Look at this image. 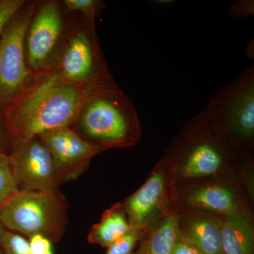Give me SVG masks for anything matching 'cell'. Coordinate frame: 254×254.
<instances>
[{
  "instance_id": "obj_15",
  "label": "cell",
  "mask_w": 254,
  "mask_h": 254,
  "mask_svg": "<svg viewBox=\"0 0 254 254\" xmlns=\"http://www.w3.org/2000/svg\"><path fill=\"white\" fill-rule=\"evenodd\" d=\"M122 202L114 203L103 213L100 221L92 227L88 242L107 248L132 230Z\"/></svg>"
},
{
  "instance_id": "obj_2",
  "label": "cell",
  "mask_w": 254,
  "mask_h": 254,
  "mask_svg": "<svg viewBox=\"0 0 254 254\" xmlns=\"http://www.w3.org/2000/svg\"><path fill=\"white\" fill-rule=\"evenodd\" d=\"M252 154L239 149L202 110L184 124L162 158L182 182L239 173Z\"/></svg>"
},
{
  "instance_id": "obj_18",
  "label": "cell",
  "mask_w": 254,
  "mask_h": 254,
  "mask_svg": "<svg viewBox=\"0 0 254 254\" xmlns=\"http://www.w3.org/2000/svg\"><path fill=\"white\" fill-rule=\"evenodd\" d=\"M0 249L3 254H31L26 237L0 227Z\"/></svg>"
},
{
  "instance_id": "obj_16",
  "label": "cell",
  "mask_w": 254,
  "mask_h": 254,
  "mask_svg": "<svg viewBox=\"0 0 254 254\" xmlns=\"http://www.w3.org/2000/svg\"><path fill=\"white\" fill-rule=\"evenodd\" d=\"M177 235L175 210L147 230L131 254H172Z\"/></svg>"
},
{
  "instance_id": "obj_14",
  "label": "cell",
  "mask_w": 254,
  "mask_h": 254,
  "mask_svg": "<svg viewBox=\"0 0 254 254\" xmlns=\"http://www.w3.org/2000/svg\"><path fill=\"white\" fill-rule=\"evenodd\" d=\"M221 240L224 254H254V211L223 218Z\"/></svg>"
},
{
  "instance_id": "obj_9",
  "label": "cell",
  "mask_w": 254,
  "mask_h": 254,
  "mask_svg": "<svg viewBox=\"0 0 254 254\" xmlns=\"http://www.w3.org/2000/svg\"><path fill=\"white\" fill-rule=\"evenodd\" d=\"M177 184L174 173L160 158L144 183L122 202L130 226L149 229L177 210Z\"/></svg>"
},
{
  "instance_id": "obj_1",
  "label": "cell",
  "mask_w": 254,
  "mask_h": 254,
  "mask_svg": "<svg viewBox=\"0 0 254 254\" xmlns=\"http://www.w3.org/2000/svg\"><path fill=\"white\" fill-rule=\"evenodd\" d=\"M95 90L66 81L53 70L36 75L33 84L4 113L11 138L27 140L72 128L82 105Z\"/></svg>"
},
{
  "instance_id": "obj_26",
  "label": "cell",
  "mask_w": 254,
  "mask_h": 254,
  "mask_svg": "<svg viewBox=\"0 0 254 254\" xmlns=\"http://www.w3.org/2000/svg\"><path fill=\"white\" fill-rule=\"evenodd\" d=\"M254 41L249 42L247 43V47H246V55L248 57L249 59L250 60H254Z\"/></svg>"
},
{
  "instance_id": "obj_19",
  "label": "cell",
  "mask_w": 254,
  "mask_h": 254,
  "mask_svg": "<svg viewBox=\"0 0 254 254\" xmlns=\"http://www.w3.org/2000/svg\"><path fill=\"white\" fill-rule=\"evenodd\" d=\"M62 4L66 14L75 12L93 19L105 9L104 2L100 0H64Z\"/></svg>"
},
{
  "instance_id": "obj_6",
  "label": "cell",
  "mask_w": 254,
  "mask_h": 254,
  "mask_svg": "<svg viewBox=\"0 0 254 254\" xmlns=\"http://www.w3.org/2000/svg\"><path fill=\"white\" fill-rule=\"evenodd\" d=\"M67 208L59 191L19 190L0 207V222L26 238L39 235L56 243L67 225Z\"/></svg>"
},
{
  "instance_id": "obj_5",
  "label": "cell",
  "mask_w": 254,
  "mask_h": 254,
  "mask_svg": "<svg viewBox=\"0 0 254 254\" xmlns=\"http://www.w3.org/2000/svg\"><path fill=\"white\" fill-rule=\"evenodd\" d=\"M51 70L66 81L92 89L116 85L100 50L95 19L81 14L70 18Z\"/></svg>"
},
{
  "instance_id": "obj_10",
  "label": "cell",
  "mask_w": 254,
  "mask_h": 254,
  "mask_svg": "<svg viewBox=\"0 0 254 254\" xmlns=\"http://www.w3.org/2000/svg\"><path fill=\"white\" fill-rule=\"evenodd\" d=\"M66 15L60 1H37L25 39L28 66L35 75L54 66L71 18Z\"/></svg>"
},
{
  "instance_id": "obj_22",
  "label": "cell",
  "mask_w": 254,
  "mask_h": 254,
  "mask_svg": "<svg viewBox=\"0 0 254 254\" xmlns=\"http://www.w3.org/2000/svg\"><path fill=\"white\" fill-rule=\"evenodd\" d=\"M229 16L235 19H248L254 14V0H238L228 9Z\"/></svg>"
},
{
  "instance_id": "obj_27",
  "label": "cell",
  "mask_w": 254,
  "mask_h": 254,
  "mask_svg": "<svg viewBox=\"0 0 254 254\" xmlns=\"http://www.w3.org/2000/svg\"><path fill=\"white\" fill-rule=\"evenodd\" d=\"M153 2L159 6H166V5L173 4L174 1L173 0H155Z\"/></svg>"
},
{
  "instance_id": "obj_8",
  "label": "cell",
  "mask_w": 254,
  "mask_h": 254,
  "mask_svg": "<svg viewBox=\"0 0 254 254\" xmlns=\"http://www.w3.org/2000/svg\"><path fill=\"white\" fill-rule=\"evenodd\" d=\"M36 6L37 1H26L0 36V110L4 114L36 79L28 66L25 39Z\"/></svg>"
},
{
  "instance_id": "obj_24",
  "label": "cell",
  "mask_w": 254,
  "mask_h": 254,
  "mask_svg": "<svg viewBox=\"0 0 254 254\" xmlns=\"http://www.w3.org/2000/svg\"><path fill=\"white\" fill-rule=\"evenodd\" d=\"M11 138V133L6 125L4 114L0 110V153L9 154Z\"/></svg>"
},
{
  "instance_id": "obj_20",
  "label": "cell",
  "mask_w": 254,
  "mask_h": 254,
  "mask_svg": "<svg viewBox=\"0 0 254 254\" xmlns=\"http://www.w3.org/2000/svg\"><path fill=\"white\" fill-rule=\"evenodd\" d=\"M148 229H132L107 247L105 254H131Z\"/></svg>"
},
{
  "instance_id": "obj_25",
  "label": "cell",
  "mask_w": 254,
  "mask_h": 254,
  "mask_svg": "<svg viewBox=\"0 0 254 254\" xmlns=\"http://www.w3.org/2000/svg\"><path fill=\"white\" fill-rule=\"evenodd\" d=\"M172 254H201L195 247L190 245L186 241L177 235L176 240L174 242Z\"/></svg>"
},
{
  "instance_id": "obj_11",
  "label": "cell",
  "mask_w": 254,
  "mask_h": 254,
  "mask_svg": "<svg viewBox=\"0 0 254 254\" xmlns=\"http://www.w3.org/2000/svg\"><path fill=\"white\" fill-rule=\"evenodd\" d=\"M8 156L18 190L58 192L61 180L49 150L39 137L11 138Z\"/></svg>"
},
{
  "instance_id": "obj_17",
  "label": "cell",
  "mask_w": 254,
  "mask_h": 254,
  "mask_svg": "<svg viewBox=\"0 0 254 254\" xmlns=\"http://www.w3.org/2000/svg\"><path fill=\"white\" fill-rule=\"evenodd\" d=\"M18 191L9 156L0 153V207Z\"/></svg>"
},
{
  "instance_id": "obj_23",
  "label": "cell",
  "mask_w": 254,
  "mask_h": 254,
  "mask_svg": "<svg viewBox=\"0 0 254 254\" xmlns=\"http://www.w3.org/2000/svg\"><path fill=\"white\" fill-rule=\"evenodd\" d=\"M27 239L31 254H54L53 243L47 237L36 235Z\"/></svg>"
},
{
  "instance_id": "obj_3",
  "label": "cell",
  "mask_w": 254,
  "mask_h": 254,
  "mask_svg": "<svg viewBox=\"0 0 254 254\" xmlns=\"http://www.w3.org/2000/svg\"><path fill=\"white\" fill-rule=\"evenodd\" d=\"M87 141L106 150L138 145L141 127L131 102L118 85L92 92L72 128Z\"/></svg>"
},
{
  "instance_id": "obj_21",
  "label": "cell",
  "mask_w": 254,
  "mask_h": 254,
  "mask_svg": "<svg viewBox=\"0 0 254 254\" xmlns=\"http://www.w3.org/2000/svg\"><path fill=\"white\" fill-rule=\"evenodd\" d=\"M26 1V0H0V36L10 20Z\"/></svg>"
},
{
  "instance_id": "obj_29",
  "label": "cell",
  "mask_w": 254,
  "mask_h": 254,
  "mask_svg": "<svg viewBox=\"0 0 254 254\" xmlns=\"http://www.w3.org/2000/svg\"><path fill=\"white\" fill-rule=\"evenodd\" d=\"M1 226H2V225H1V222H0V227H1Z\"/></svg>"
},
{
  "instance_id": "obj_12",
  "label": "cell",
  "mask_w": 254,
  "mask_h": 254,
  "mask_svg": "<svg viewBox=\"0 0 254 254\" xmlns=\"http://www.w3.org/2000/svg\"><path fill=\"white\" fill-rule=\"evenodd\" d=\"M54 162L62 184L73 181L88 170L92 159L107 150L87 141L71 127H63L38 136Z\"/></svg>"
},
{
  "instance_id": "obj_13",
  "label": "cell",
  "mask_w": 254,
  "mask_h": 254,
  "mask_svg": "<svg viewBox=\"0 0 254 254\" xmlns=\"http://www.w3.org/2000/svg\"><path fill=\"white\" fill-rule=\"evenodd\" d=\"M178 236L201 254H224L221 240L223 218L212 214L177 208Z\"/></svg>"
},
{
  "instance_id": "obj_7",
  "label": "cell",
  "mask_w": 254,
  "mask_h": 254,
  "mask_svg": "<svg viewBox=\"0 0 254 254\" xmlns=\"http://www.w3.org/2000/svg\"><path fill=\"white\" fill-rule=\"evenodd\" d=\"M237 148L254 150V67L250 66L222 87L203 110Z\"/></svg>"
},
{
  "instance_id": "obj_28",
  "label": "cell",
  "mask_w": 254,
  "mask_h": 254,
  "mask_svg": "<svg viewBox=\"0 0 254 254\" xmlns=\"http://www.w3.org/2000/svg\"><path fill=\"white\" fill-rule=\"evenodd\" d=\"M0 254H3L2 252H1V249H0Z\"/></svg>"
},
{
  "instance_id": "obj_4",
  "label": "cell",
  "mask_w": 254,
  "mask_h": 254,
  "mask_svg": "<svg viewBox=\"0 0 254 254\" xmlns=\"http://www.w3.org/2000/svg\"><path fill=\"white\" fill-rule=\"evenodd\" d=\"M177 208L225 217L254 211V158L239 173L177 182Z\"/></svg>"
}]
</instances>
